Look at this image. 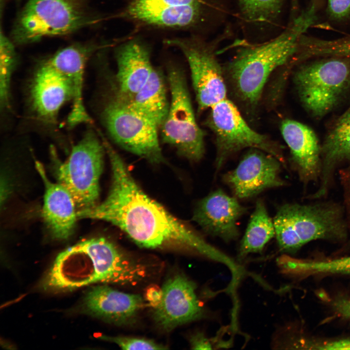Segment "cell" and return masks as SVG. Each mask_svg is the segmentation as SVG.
<instances>
[{
	"label": "cell",
	"mask_w": 350,
	"mask_h": 350,
	"mask_svg": "<svg viewBox=\"0 0 350 350\" xmlns=\"http://www.w3.org/2000/svg\"><path fill=\"white\" fill-rule=\"evenodd\" d=\"M102 118L109 134L119 146L153 163L164 161L158 127L116 97L108 103Z\"/></svg>",
	"instance_id": "12"
},
{
	"label": "cell",
	"mask_w": 350,
	"mask_h": 350,
	"mask_svg": "<svg viewBox=\"0 0 350 350\" xmlns=\"http://www.w3.org/2000/svg\"><path fill=\"white\" fill-rule=\"evenodd\" d=\"M105 45L96 42L75 43L57 51L47 60L70 81L73 89L72 109L67 123L70 127L92 121L86 111L83 102L85 68L88 59L95 51Z\"/></svg>",
	"instance_id": "16"
},
{
	"label": "cell",
	"mask_w": 350,
	"mask_h": 350,
	"mask_svg": "<svg viewBox=\"0 0 350 350\" xmlns=\"http://www.w3.org/2000/svg\"><path fill=\"white\" fill-rule=\"evenodd\" d=\"M322 52L327 56L350 58V37L334 40H325Z\"/></svg>",
	"instance_id": "29"
},
{
	"label": "cell",
	"mask_w": 350,
	"mask_h": 350,
	"mask_svg": "<svg viewBox=\"0 0 350 350\" xmlns=\"http://www.w3.org/2000/svg\"><path fill=\"white\" fill-rule=\"evenodd\" d=\"M339 177L343 191V207L348 230L350 233V164L340 170Z\"/></svg>",
	"instance_id": "30"
},
{
	"label": "cell",
	"mask_w": 350,
	"mask_h": 350,
	"mask_svg": "<svg viewBox=\"0 0 350 350\" xmlns=\"http://www.w3.org/2000/svg\"><path fill=\"white\" fill-rule=\"evenodd\" d=\"M112 169V184L101 203L78 210V218L102 220L123 230L139 246L151 249H184L225 263L228 256L146 195L133 178L118 153L105 139Z\"/></svg>",
	"instance_id": "1"
},
{
	"label": "cell",
	"mask_w": 350,
	"mask_h": 350,
	"mask_svg": "<svg viewBox=\"0 0 350 350\" xmlns=\"http://www.w3.org/2000/svg\"><path fill=\"white\" fill-rule=\"evenodd\" d=\"M162 298L154 308L153 319L164 331L202 318L205 311L196 293L193 281L182 274L169 278L161 288Z\"/></svg>",
	"instance_id": "14"
},
{
	"label": "cell",
	"mask_w": 350,
	"mask_h": 350,
	"mask_svg": "<svg viewBox=\"0 0 350 350\" xmlns=\"http://www.w3.org/2000/svg\"><path fill=\"white\" fill-rule=\"evenodd\" d=\"M35 168L45 188L42 213L43 220L54 239H67L72 234L78 219L74 200L62 184L50 181L39 161H35Z\"/></svg>",
	"instance_id": "21"
},
{
	"label": "cell",
	"mask_w": 350,
	"mask_h": 350,
	"mask_svg": "<svg viewBox=\"0 0 350 350\" xmlns=\"http://www.w3.org/2000/svg\"><path fill=\"white\" fill-rule=\"evenodd\" d=\"M89 0H29L19 13L12 31L14 42L26 44L45 37L68 35L100 23Z\"/></svg>",
	"instance_id": "6"
},
{
	"label": "cell",
	"mask_w": 350,
	"mask_h": 350,
	"mask_svg": "<svg viewBox=\"0 0 350 350\" xmlns=\"http://www.w3.org/2000/svg\"><path fill=\"white\" fill-rule=\"evenodd\" d=\"M190 344L192 349L194 350L212 349L210 339L201 332H198L193 334L190 338Z\"/></svg>",
	"instance_id": "33"
},
{
	"label": "cell",
	"mask_w": 350,
	"mask_h": 350,
	"mask_svg": "<svg viewBox=\"0 0 350 350\" xmlns=\"http://www.w3.org/2000/svg\"><path fill=\"white\" fill-rule=\"evenodd\" d=\"M145 305L139 294L114 289L107 285H98L86 294L82 304L86 314L116 325L132 322Z\"/></svg>",
	"instance_id": "18"
},
{
	"label": "cell",
	"mask_w": 350,
	"mask_h": 350,
	"mask_svg": "<svg viewBox=\"0 0 350 350\" xmlns=\"http://www.w3.org/2000/svg\"><path fill=\"white\" fill-rule=\"evenodd\" d=\"M13 43L1 31L0 35V102L1 108L9 105L12 74L16 63Z\"/></svg>",
	"instance_id": "27"
},
{
	"label": "cell",
	"mask_w": 350,
	"mask_h": 350,
	"mask_svg": "<svg viewBox=\"0 0 350 350\" xmlns=\"http://www.w3.org/2000/svg\"><path fill=\"white\" fill-rule=\"evenodd\" d=\"M121 8L107 16L141 30L181 31L197 35L219 9L216 0H122Z\"/></svg>",
	"instance_id": "5"
},
{
	"label": "cell",
	"mask_w": 350,
	"mask_h": 350,
	"mask_svg": "<svg viewBox=\"0 0 350 350\" xmlns=\"http://www.w3.org/2000/svg\"><path fill=\"white\" fill-rule=\"evenodd\" d=\"M115 54L117 66L116 97L127 102L143 87L153 70L151 50L140 37L131 35L121 39Z\"/></svg>",
	"instance_id": "15"
},
{
	"label": "cell",
	"mask_w": 350,
	"mask_h": 350,
	"mask_svg": "<svg viewBox=\"0 0 350 350\" xmlns=\"http://www.w3.org/2000/svg\"><path fill=\"white\" fill-rule=\"evenodd\" d=\"M210 109L206 124L215 137L217 171L231 155L246 148L263 151L284 163L280 146L268 136L252 128L233 102L227 98Z\"/></svg>",
	"instance_id": "9"
},
{
	"label": "cell",
	"mask_w": 350,
	"mask_h": 350,
	"mask_svg": "<svg viewBox=\"0 0 350 350\" xmlns=\"http://www.w3.org/2000/svg\"><path fill=\"white\" fill-rule=\"evenodd\" d=\"M281 163L267 152L250 148L237 166L224 175L223 180L236 198H249L266 189L285 184L280 176Z\"/></svg>",
	"instance_id": "13"
},
{
	"label": "cell",
	"mask_w": 350,
	"mask_h": 350,
	"mask_svg": "<svg viewBox=\"0 0 350 350\" xmlns=\"http://www.w3.org/2000/svg\"><path fill=\"white\" fill-rule=\"evenodd\" d=\"M274 236L273 220L269 216L263 201L258 200L241 242L239 257H245L250 253L261 252Z\"/></svg>",
	"instance_id": "25"
},
{
	"label": "cell",
	"mask_w": 350,
	"mask_h": 350,
	"mask_svg": "<svg viewBox=\"0 0 350 350\" xmlns=\"http://www.w3.org/2000/svg\"><path fill=\"white\" fill-rule=\"evenodd\" d=\"M334 311L343 318L350 319V299L339 298L332 302Z\"/></svg>",
	"instance_id": "35"
},
{
	"label": "cell",
	"mask_w": 350,
	"mask_h": 350,
	"mask_svg": "<svg viewBox=\"0 0 350 350\" xmlns=\"http://www.w3.org/2000/svg\"><path fill=\"white\" fill-rule=\"evenodd\" d=\"M246 210L236 197L218 189L198 202L193 220L207 233L229 242L238 237L237 222Z\"/></svg>",
	"instance_id": "17"
},
{
	"label": "cell",
	"mask_w": 350,
	"mask_h": 350,
	"mask_svg": "<svg viewBox=\"0 0 350 350\" xmlns=\"http://www.w3.org/2000/svg\"><path fill=\"white\" fill-rule=\"evenodd\" d=\"M100 339L117 344L122 349L130 350H164V345L151 339L129 336H109L101 335Z\"/></svg>",
	"instance_id": "28"
},
{
	"label": "cell",
	"mask_w": 350,
	"mask_h": 350,
	"mask_svg": "<svg viewBox=\"0 0 350 350\" xmlns=\"http://www.w3.org/2000/svg\"><path fill=\"white\" fill-rule=\"evenodd\" d=\"M293 78L304 108L320 118L333 109L350 89V63L337 57L316 61L299 67Z\"/></svg>",
	"instance_id": "7"
},
{
	"label": "cell",
	"mask_w": 350,
	"mask_h": 350,
	"mask_svg": "<svg viewBox=\"0 0 350 350\" xmlns=\"http://www.w3.org/2000/svg\"><path fill=\"white\" fill-rule=\"evenodd\" d=\"M280 250L293 253L311 241H342L349 231L343 206L334 202L281 206L273 219Z\"/></svg>",
	"instance_id": "4"
},
{
	"label": "cell",
	"mask_w": 350,
	"mask_h": 350,
	"mask_svg": "<svg viewBox=\"0 0 350 350\" xmlns=\"http://www.w3.org/2000/svg\"><path fill=\"white\" fill-rule=\"evenodd\" d=\"M162 298L161 288L157 286H151L147 288L145 293V298L153 308L157 307L159 305Z\"/></svg>",
	"instance_id": "34"
},
{
	"label": "cell",
	"mask_w": 350,
	"mask_h": 350,
	"mask_svg": "<svg viewBox=\"0 0 350 350\" xmlns=\"http://www.w3.org/2000/svg\"><path fill=\"white\" fill-rule=\"evenodd\" d=\"M244 19L255 25L274 22L281 11L282 0H237Z\"/></svg>",
	"instance_id": "26"
},
{
	"label": "cell",
	"mask_w": 350,
	"mask_h": 350,
	"mask_svg": "<svg viewBox=\"0 0 350 350\" xmlns=\"http://www.w3.org/2000/svg\"><path fill=\"white\" fill-rule=\"evenodd\" d=\"M123 102L158 128L160 127L170 106L164 78L160 70L154 68L143 87L132 99Z\"/></svg>",
	"instance_id": "23"
},
{
	"label": "cell",
	"mask_w": 350,
	"mask_h": 350,
	"mask_svg": "<svg viewBox=\"0 0 350 350\" xmlns=\"http://www.w3.org/2000/svg\"><path fill=\"white\" fill-rule=\"evenodd\" d=\"M280 130L300 180L306 185L316 180L321 172V147L315 132L289 119L282 121Z\"/></svg>",
	"instance_id": "20"
},
{
	"label": "cell",
	"mask_w": 350,
	"mask_h": 350,
	"mask_svg": "<svg viewBox=\"0 0 350 350\" xmlns=\"http://www.w3.org/2000/svg\"><path fill=\"white\" fill-rule=\"evenodd\" d=\"M315 5H311L274 39L260 44L239 45L223 67L227 85L248 119L255 116L271 75L298 51L300 39L315 22Z\"/></svg>",
	"instance_id": "2"
},
{
	"label": "cell",
	"mask_w": 350,
	"mask_h": 350,
	"mask_svg": "<svg viewBox=\"0 0 350 350\" xmlns=\"http://www.w3.org/2000/svg\"><path fill=\"white\" fill-rule=\"evenodd\" d=\"M168 79L171 100L160 127L162 141L187 159L198 161L205 153L204 134L195 119L185 76L178 67L171 66Z\"/></svg>",
	"instance_id": "10"
},
{
	"label": "cell",
	"mask_w": 350,
	"mask_h": 350,
	"mask_svg": "<svg viewBox=\"0 0 350 350\" xmlns=\"http://www.w3.org/2000/svg\"><path fill=\"white\" fill-rule=\"evenodd\" d=\"M277 263L281 273L292 276L350 275V255L334 259L318 261L299 259L283 254L277 259Z\"/></svg>",
	"instance_id": "24"
},
{
	"label": "cell",
	"mask_w": 350,
	"mask_h": 350,
	"mask_svg": "<svg viewBox=\"0 0 350 350\" xmlns=\"http://www.w3.org/2000/svg\"><path fill=\"white\" fill-rule=\"evenodd\" d=\"M330 12L337 18L343 17L350 11V0H328Z\"/></svg>",
	"instance_id": "32"
},
{
	"label": "cell",
	"mask_w": 350,
	"mask_h": 350,
	"mask_svg": "<svg viewBox=\"0 0 350 350\" xmlns=\"http://www.w3.org/2000/svg\"><path fill=\"white\" fill-rule=\"evenodd\" d=\"M347 159H350V109L338 119L321 147L320 184L308 198H319L326 194L336 166Z\"/></svg>",
	"instance_id": "22"
},
{
	"label": "cell",
	"mask_w": 350,
	"mask_h": 350,
	"mask_svg": "<svg viewBox=\"0 0 350 350\" xmlns=\"http://www.w3.org/2000/svg\"><path fill=\"white\" fill-rule=\"evenodd\" d=\"M164 43L178 49L185 57L199 112L227 98L223 68L218 60L213 45L194 34L168 38Z\"/></svg>",
	"instance_id": "11"
},
{
	"label": "cell",
	"mask_w": 350,
	"mask_h": 350,
	"mask_svg": "<svg viewBox=\"0 0 350 350\" xmlns=\"http://www.w3.org/2000/svg\"><path fill=\"white\" fill-rule=\"evenodd\" d=\"M104 150L102 142L90 131L74 145L65 161L52 155L55 177L70 192L77 210L97 204Z\"/></svg>",
	"instance_id": "8"
},
{
	"label": "cell",
	"mask_w": 350,
	"mask_h": 350,
	"mask_svg": "<svg viewBox=\"0 0 350 350\" xmlns=\"http://www.w3.org/2000/svg\"><path fill=\"white\" fill-rule=\"evenodd\" d=\"M30 93L32 106L37 116L52 122L63 105L72 100L73 89L70 80L46 60L35 72Z\"/></svg>",
	"instance_id": "19"
},
{
	"label": "cell",
	"mask_w": 350,
	"mask_h": 350,
	"mask_svg": "<svg viewBox=\"0 0 350 350\" xmlns=\"http://www.w3.org/2000/svg\"><path fill=\"white\" fill-rule=\"evenodd\" d=\"M134 268L131 257L103 237L85 240L55 258L41 283L47 291L70 290L95 283L124 284Z\"/></svg>",
	"instance_id": "3"
},
{
	"label": "cell",
	"mask_w": 350,
	"mask_h": 350,
	"mask_svg": "<svg viewBox=\"0 0 350 350\" xmlns=\"http://www.w3.org/2000/svg\"><path fill=\"white\" fill-rule=\"evenodd\" d=\"M306 346L311 349L323 350H350V338H343L324 342L316 343Z\"/></svg>",
	"instance_id": "31"
}]
</instances>
